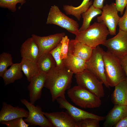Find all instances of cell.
<instances>
[{
  "instance_id": "obj_1",
  "label": "cell",
  "mask_w": 127,
  "mask_h": 127,
  "mask_svg": "<svg viewBox=\"0 0 127 127\" xmlns=\"http://www.w3.org/2000/svg\"><path fill=\"white\" fill-rule=\"evenodd\" d=\"M73 74L65 67L57 66L46 73L44 87L50 91L52 102L59 97L65 96L66 91L71 87Z\"/></svg>"
},
{
  "instance_id": "obj_2",
  "label": "cell",
  "mask_w": 127,
  "mask_h": 127,
  "mask_svg": "<svg viewBox=\"0 0 127 127\" xmlns=\"http://www.w3.org/2000/svg\"><path fill=\"white\" fill-rule=\"evenodd\" d=\"M109 32L103 22H95L87 29L79 31L75 39L93 49L106 41Z\"/></svg>"
},
{
  "instance_id": "obj_3",
  "label": "cell",
  "mask_w": 127,
  "mask_h": 127,
  "mask_svg": "<svg viewBox=\"0 0 127 127\" xmlns=\"http://www.w3.org/2000/svg\"><path fill=\"white\" fill-rule=\"evenodd\" d=\"M105 72L108 84L114 87L127 78L118 58L108 51L104 52Z\"/></svg>"
},
{
  "instance_id": "obj_4",
  "label": "cell",
  "mask_w": 127,
  "mask_h": 127,
  "mask_svg": "<svg viewBox=\"0 0 127 127\" xmlns=\"http://www.w3.org/2000/svg\"><path fill=\"white\" fill-rule=\"evenodd\" d=\"M67 94L72 102L82 108L98 107L101 104L100 98L86 89L78 85L68 89Z\"/></svg>"
},
{
  "instance_id": "obj_5",
  "label": "cell",
  "mask_w": 127,
  "mask_h": 127,
  "mask_svg": "<svg viewBox=\"0 0 127 127\" xmlns=\"http://www.w3.org/2000/svg\"><path fill=\"white\" fill-rule=\"evenodd\" d=\"M46 23L59 26L75 35L79 32V25L78 22L63 13L55 5L50 8Z\"/></svg>"
},
{
  "instance_id": "obj_6",
  "label": "cell",
  "mask_w": 127,
  "mask_h": 127,
  "mask_svg": "<svg viewBox=\"0 0 127 127\" xmlns=\"http://www.w3.org/2000/svg\"><path fill=\"white\" fill-rule=\"evenodd\" d=\"M75 77L78 85L86 89L100 98L104 96L103 82L87 69L75 74Z\"/></svg>"
},
{
  "instance_id": "obj_7",
  "label": "cell",
  "mask_w": 127,
  "mask_h": 127,
  "mask_svg": "<svg viewBox=\"0 0 127 127\" xmlns=\"http://www.w3.org/2000/svg\"><path fill=\"white\" fill-rule=\"evenodd\" d=\"M104 52L99 45L94 49L91 57L86 62L87 69L102 82L106 87L109 89L105 72L103 58Z\"/></svg>"
},
{
  "instance_id": "obj_8",
  "label": "cell",
  "mask_w": 127,
  "mask_h": 127,
  "mask_svg": "<svg viewBox=\"0 0 127 127\" xmlns=\"http://www.w3.org/2000/svg\"><path fill=\"white\" fill-rule=\"evenodd\" d=\"M20 101L28 110V116L24 119L25 122L31 125L41 127H53L44 115L42 108L40 106H35L25 99H21Z\"/></svg>"
},
{
  "instance_id": "obj_9",
  "label": "cell",
  "mask_w": 127,
  "mask_h": 127,
  "mask_svg": "<svg viewBox=\"0 0 127 127\" xmlns=\"http://www.w3.org/2000/svg\"><path fill=\"white\" fill-rule=\"evenodd\" d=\"M102 45L119 58L127 55V32L119 30L116 35L107 40Z\"/></svg>"
},
{
  "instance_id": "obj_10",
  "label": "cell",
  "mask_w": 127,
  "mask_h": 127,
  "mask_svg": "<svg viewBox=\"0 0 127 127\" xmlns=\"http://www.w3.org/2000/svg\"><path fill=\"white\" fill-rule=\"evenodd\" d=\"M102 10L101 15L97 17L98 22H103L108 28L109 34L116 35V28L120 17L115 4L112 3L110 5L107 4Z\"/></svg>"
},
{
  "instance_id": "obj_11",
  "label": "cell",
  "mask_w": 127,
  "mask_h": 127,
  "mask_svg": "<svg viewBox=\"0 0 127 127\" xmlns=\"http://www.w3.org/2000/svg\"><path fill=\"white\" fill-rule=\"evenodd\" d=\"M65 35V33L62 32L44 36L33 34L32 37L38 46L40 56L44 54L49 53L60 43L62 38Z\"/></svg>"
},
{
  "instance_id": "obj_12",
  "label": "cell",
  "mask_w": 127,
  "mask_h": 127,
  "mask_svg": "<svg viewBox=\"0 0 127 127\" xmlns=\"http://www.w3.org/2000/svg\"><path fill=\"white\" fill-rule=\"evenodd\" d=\"M62 109H66L68 113L77 122L86 118H92L100 121L104 120L105 116H99L81 110L73 106L69 103L65 97H60L56 99Z\"/></svg>"
},
{
  "instance_id": "obj_13",
  "label": "cell",
  "mask_w": 127,
  "mask_h": 127,
  "mask_svg": "<svg viewBox=\"0 0 127 127\" xmlns=\"http://www.w3.org/2000/svg\"><path fill=\"white\" fill-rule=\"evenodd\" d=\"M53 127H78V122L68 113L64 111L43 112Z\"/></svg>"
},
{
  "instance_id": "obj_14",
  "label": "cell",
  "mask_w": 127,
  "mask_h": 127,
  "mask_svg": "<svg viewBox=\"0 0 127 127\" xmlns=\"http://www.w3.org/2000/svg\"><path fill=\"white\" fill-rule=\"evenodd\" d=\"M46 75V73L40 72L32 78L28 86L30 102L33 104L41 98Z\"/></svg>"
},
{
  "instance_id": "obj_15",
  "label": "cell",
  "mask_w": 127,
  "mask_h": 127,
  "mask_svg": "<svg viewBox=\"0 0 127 127\" xmlns=\"http://www.w3.org/2000/svg\"><path fill=\"white\" fill-rule=\"evenodd\" d=\"M93 49L75 39H71L69 42L68 54L78 56L87 62L91 57Z\"/></svg>"
},
{
  "instance_id": "obj_16",
  "label": "cell",
  "mask_w": 127,
  "mask_h": 127,
  "mask_svg": "<svg viewBox=\"0 0 127 127\" xmlns=\"http://www.w3.org/2000/svg\"><path fill=\"white\" fill-rule=\"evenodd\" d=\"M28 114V111L24 108L13 106L4 102L0 111V122L19 118H26Z\"/></svg>"
},
{
  "instance_id": "obj_17",
  "label": "cell",
  "mask_w": 127,
  "mask_h": 127,
  "mask_svg": "<svg viewBox=\"0 0 127 127\" xmlns=\"http://www.w3.org/2000/svg\"><path fill=\"white\" fill-rule=\"evenodd\" d=\"M105 116L103 126L113 127L121 120L127 116V105H114Z\"/></svg>"
},
{
  "instance_id": "obj_18",
  "label": "cell",
  "mask_w": 127,
  "mask_h": 127,
  "mask_svg": "<svg viewBox=\"0 0 127 127\" xmlns=\"http://www.w3.org/2000/svg\"><path fill=\"white\" fill-rule=\"evenodd\" d=\"M20 52L22 58L36 62L39 56V47L32 37L27 39L22 44Z\"/></svg>"
},
{
  "instance_id": "obj_19",
  "label": "cell",
  "mask_w": 127,
  "mask_h": 127,
  "mask_svg": "<svg viewBox=\"0 0 127 127\" xmlns=\"http://www.w3.org/2000/svg\"><path fill=\"white\" fill-rule=\"evenodd\" d=\"M111 101L114 105H127V78L115 86Z\"/></svg>"
},
{
  "instance_id": "obj_20",
  "label": "cell",
  "mask_w": 127,
  "mask_h": 127,
  "mask_svg": "<svg viewBox=\"0 0 127 127\" xmlns=\"http://www.w3.org/2000/svg\"><path fill=\"white\" fill-rule=\"evenodd\" d=\"M63 60L65 67L75 74L80 73L87 69L86 62L73 55L68 54L67 58Z\"/></svg>"
},
{
  "instance_id": "obj_21",
  "label": "cell",
  "mask_w": 127,
  "mask_h": 127,
  "mask_svg": "<svg viewBox=\"0 0 127 127\" xmlns=\"http://www.w3.org/2000/svg\"><path fill=\"white\" fill-rule=\"evenodd\" d=\"M21 64H13L4 74L2 78L5 85L14 83L16 80L21 79L23 77Z\"/></svg>"
},
{
  "instance_id": "obj_22",
  "label": "cell",
  "mask_w": 127,
  "mask_h": 127,
  "mask_svg": "<svg viewBox=\"0 0 127 127\" xmlns=\"http://www.w3.org/2000/svg\"><path fill=\"white\" fill-rule=\"evenodd\" d=\"M93 3L92 0H83L81 4L78 7L66 5L63 6V9L67 15H73L80 20L81 14L92 5Z\"/></svg>"
},
{
  "instance_id": "obj_23",
  "label": "cell",
  "mask_w": 127,
  "mask_h": 127,
  "mask_svg": "<svg viewBox=\"0 0 127 127\" xmlns=\"http://www.w3.org/2000/svg\"><path fill=\"white\" fill-rule=\"evenodd\" d=\"M21 62L22 71L29 82L40 72L37 62L22 58Z\"/></svg>"
},
{
  "instance_id": "obj_24",
  "label": "cell",
  "mask_w": 127,
  "mask_h": 127,
  "mask_svg": "<svg viewBox=\"0 0 127 127\" xmlns=\"http://www.w3.org/2000/svg\"><path fill=\"white\" fill-rule=\"evenodd\" d=\"M37 62L40 72L46 73L57 66L56 61L50 53H45L40 56Z\"/></svg>"
},
{
  "instance_id": "obj_25",
  "label": "cell",
  "mask_w": 127,
  "mask_h": 127,
  "mask_svg": "<svg viewBox=\"0 0 127 127\" xmlns=\"http://www.w3.org/2000/svg\"><path fill=\"white\" fill-rule=\"evenodd\" d=\"M102 11L101 9L96 8L93 5H91L85 12L81 14L83 19L82 24L79 29V31L85 30L90 26L91 20L95 17L101 14Z\"/></svg>"
},
{
  "instance_id": "obj_26",
  "label": "cell",
  "mask_w": 127,
  "mask_h": 127,
  "mask_svg": "<svg viewBox=\"0 0 127 127\" xmlns=\"http://www.w3.org/2000/svg\"><path fill=\"white\" fill-rule=\"evenodd\" d=\"M11 55L4 52L0 55V77H2L8 67L13 64Z\"/></svg>"
},
{
  "instance_id": "obj_27",
  "label": "cell",
  "mask_w": 127,
  "mask_h": 127,
  "mask_svg": "<svg viewBox=\"0 0 127 127\" xmlns=\"http://www.w3.org/2000/svg\"><path fill=\"white\" fill-rule=\"evenodd\" d=\"M26 0H0V7L7 8L12 12L16 11V5L19 3L22 6L26 2Z\"/></svg>"
},
{
  "instance_id": "obj_28",
  "label": "cell",
  "mask_w": 127,
  "mask_h": 127,
  "mask_svg": "<svg viewBox=\"0 0 127 127\" xmlns=\"http://www.w3.org/2000/svg\"><path fill=\"white\" fill-rule=\"evenodd\" d=\"M8 127H28L30 124L24 121L23 118H19L8 121L0 122Z\"/></svg>"
},
{
  "instance_id": "obj_29",
  "label": "cell",
  "mask_w": 127,
  "mask_h": 127,
  "mask_svg": "<svg viewBox=\"0 0 127 127\" xmlns=\"http://www.w3.org/2000/svg\"><path fill=\"white\" fill-rule=\"evenodd\" d=\"M61 44L60 43L56 47L49 53L53 56L56 64L57 67L59 68L65 67L63 60L60 58V52Z\"/></svg>"
},
{
  "instance_id": "obj_30",
  "label": "cell",
  "mask_w": 127,
  "mask_h": 127,
  "mask_svg": "<svg viewBox=\"0 0 127 127\" xmlns=\"http://www.w3.org/2000/svg\"><path fill=\"white\" fill-rule=\"evenodd\" d=\"M100 120L95 119L88 118L78 122V127H99Z\"/></svg>"
},
{
  "instance_id": "obj_31",
  "label": "cell",
  "mask_w": 127,
  "mask_h": 127,
  "mask_svg": "<svg viewBox=\"0 0 127 127\" xmlns=\"http://www.w3.org/2000/svg\"><path fill=\"white\" fill-rule=\"evenodd\" d=\"M70 39L67 36L63 37L60 41L61 44L60 52V58L63 60L67 57L68 44Z\"/></svg>"
},
{
  "instance_id": "obj_32",
  "label": "cell",
  "mask_w": 127,
  "mask_h": 127,
  "mask_svg": "<svg viewBox=\"0 0 127 127\" xmlns=\"http://www.w3.org/2000/svg\"><path fill=\"white\" fill-rule=\"evenodd\" d=\"M126 10L123 16L120 17L118 23L119 30L127 32V5Z\"/></svg>"
},
{
  "instance_id": "obj_33",
  "label": "cell",
  "mask_w": 127,
  "mask_h": 127,
  "mask_svg": "<svg viewBox=\"0 0 127 127\" xmlns=\"http://www.w3.org/2000/svg\"><path fill=\"white\" fill-rule=\"evenodd\" d=\"M115 6L118 12L120 14H123L124 10L127 5V0H115Z\"/></svg>"
},
{
  "instance_id": "obj_34",
  "label": "cell",
  "mask_w": 127,
  "mask_h": 127,
  "mask_svg": "<svg viewBox=\"0 0 127 127\" xmlns=\"http://www.w3.org/2000/svg\"><path fill=\"white\" fill-rule=\"evenodd\" d=\"M119 59L122 67L127 78V54Z\"/></svg>"
},
{
  "instance_id": "obj_35",
  "label": "cell",
  "mask_w": 127,
  "mask_h": 127,
  "mask_svg": "<svg viewBox=\"0 0 127 127\" xmlns=\"http://www.w3.org/2000/svg\"><path fill=\"white\" fill-rule=\"evenodd\" d=\"M113 127H127V116L121 120Z\"/></svg>"
},
{
  "instance_id": "obj_36",
  "label": "cell",
  "mask_w": 127,
  "mask_h": 127,
  "mask_svg": "<svg viewBox=\"0 0 127 127\" xmlns=\"http://www.w3.org/2000/svg\"><path fill=\"white\" fill-rule=\"evenodd\" d=\"M104 0H94L93 5L95 7L102 10L103 7Z\"/></svg>"
}]
</instances>
